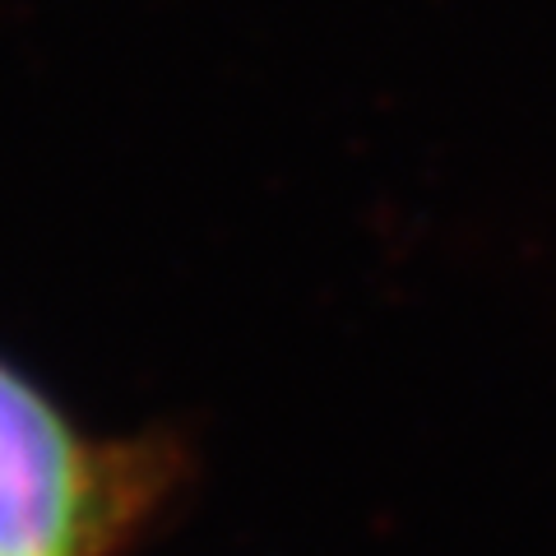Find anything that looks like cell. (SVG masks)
I'll return each mask as SVG.
<instances>
[{"instance_id": "cell-1", "label": "cell", "mask_w": 556, "mask_h": 556, "mask_svg": "<svg viewBox=\"0 0 556 556\" xmlns=\"http://www.w3.org/2000/svg\"><path fill=\"white\" fill-rule=\"evenodd\" d=\"M144 473L0 357V556H112Z\"/></svg>"}]
</instances>
